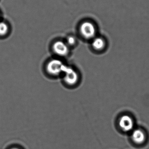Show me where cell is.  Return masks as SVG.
Segmentation results:
<instances>
[{"instance_id": "6da1fadb", "label": "cell", "mask_w": 149, "mask_h": 149, "mask_svg": "<svg viewBox=\"0 0 149 149\" xmlns=\"http://www.w3.org/2000/svg\"><path fill=\"white\" fill-rule=\"evenodd\" d=\"M66 65L60 59L54 58L50 60L46 65L48 74L52 76H58L64 72Z\"/></svg>"}, {"instance_id": "7a4b0ae2", "label": "cell", "mask_w": 149, "mask_h": 149, "mask_svg": "<svg viewBox=\"0 0 149 149\" xmlns=\"http://www.w3.org/2000/svg\"><path fill=\"white\" fill-rule=\"evenodd\" d=\"M64 82L69 86L76 85L79 80L78 72L72 68L66 66L64 71Z\"/></svg>"}, {"instance_id": "3957f363", "label": "cell", "mask_w": 149, "mask_h": 149, "mask_svg": "<svg viewBox=\"0 0 149 149\" xmlns=\"http://www.w3.org/2000/svg\"><path fill=\"white\" fill-rule=\"evenodd\" d=\"M120 129L124 132H129L134 130V121L130 116L124 115L120 117L118 121Z\"/></svg>"}, {"instance_id": "277c9868", "label": "cell", "mask_w": 149, "mask_h": 149, "mask_svg": "<svg viewBox=\"0 0 149 149\" xmlns=\"http://www.w3.org/2000/svg\"><path fill=\"white\" fill-rule=\"evenodd\" d=\"M80 32L83 37L86 39H91L95 36L96 29L92 23L85 22L80 26Z\"/></svg>"}, {"instance_id": "5b68a950", "label": "cell", "mask_w": 149, "mask_h": 149, "mask_svg": "<svg viewBox=\"0 0 149 149\" xmlns=\"http://www.w3.org/2000/svg\"><path fill=\"white\" fill-rule=\"evenodd\" d=\"M52 49L54 53L60 57L68 56L70 52V48L66 42L61 41H57L53 43Z\"/></svg>"}, {"instance_id": "8992f818", "label": "cell", "mask_w": 149, "mask_h": 149, "mask_svg": "<svg viewBox=\"0 0 149 149\" xmlns=\"http://www.w3.org/2000/svg\"><path fill=\"white\" fill-rule=\"evenodd\" d=\"M131 138L134 143L137 145H141L146 142L147 135L145 131L141 129H136L132 131Z\"/></svg>"}, {"instance_id": "52a82bcc", "label": "cell", "mask_w": 149, "mask_h": 149, "mask_svg": "<svg viewBox=\"0 0 149 149\" xmlns=\"http://www.w3.org/2000/svg\"><path fill=\"white\" fill-rule=\"evenodd\" d=\"M92 46L94 49L97 51H101L104 49L106 46V42L104 39L101 38H96L93 40Z\"/></svg>"}, {"instance_id": "ba28073f", "label": "cell", "mask_w": 149, "mask_h": 149, "mask_svg": "<svg viewBox=\"0 0 149 149\" xmlns=\"http://www.w3.org/2000/svg\"><path fill=\"white\" fill-rule=\"evenodd\" d=\"M8 31V27L5 23L0 22V36H4Z\"/></svg>"}, {"instance_id": "9c48e42d", "label": "cell", "mask_w": 149, "mask_h": 149, "mask_svg": "<svg viewBox=\"0 0 149 149\" xmlns=\"http://www.w3.org/2000/svg\"><path fill=\"white\" fill-rule=\"evenodd\" d=\"M76 42V38L74 37L71 36L68 37L67 38V39H66V43L69 46H73L75 44Z\"/></svg>"}, {"instance_id": "30bf717a", "label": "cell", "mask_w": 149, "mask_h": 149, "mask_svg": "<svg viewBox=\"0 0 149 149\" xmlns=\"http://www.w3.org/2000/svg\"><path fill=\"white\" fill-rule=\"evenodd\" d=\"M10 149H20L18 148H16V147H14V148H11Z\"/></svg>"}]
</instances>
